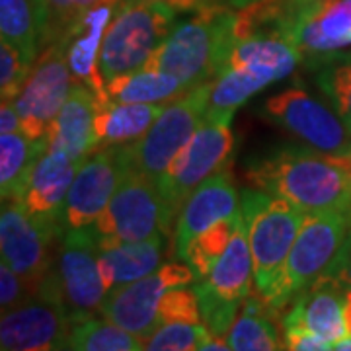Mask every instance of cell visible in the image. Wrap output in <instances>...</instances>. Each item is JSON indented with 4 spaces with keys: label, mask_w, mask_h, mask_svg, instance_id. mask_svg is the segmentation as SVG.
<instances>
[{
    "label": "cell",
    "mask_w": 351,
    "mask_h": 351,
    "mask_svg": "<svg viewBox=\"0 0 351 351\" xmlns=\"http://www.w3.org/2000/svg\"><path fill=\"white\" fill-rule=\"evenodd\" d=\"M246 176L256 189L289 201L304 213H350L351 152L338 156L311 147H285L252 160Z\"/></svg>",
    "instance_id": "cell-1"
},
{
    "label": "cell",
    "mask_w": 351,
    "mask_h": 351,
    "mask_svg": "<svg viewBox=\"0 0 351 351\" xmlns=\"http://www.w3.org/2000/svg\"><path fill=\"white\" fill-rule=\"evenodd\" d=\"M237 12L211 6L172 27L145 69L180 78L189 90L211 84L228 64L234 47Z\"/></svg>",
    "instance_id": "cell-2"
},
{
    "label": "cell",
    "mask_w": 351,
    "mask_h": 351,
    "mask_svg": "<svg viewBox=\"0 0 351 351\" xmlns=\"http://www.w3.org/2000/svg\"><path fill=\"white\" fill-rule=\"evenodd\" d=\"M240 211L248 226L254 285L267 304L285 271V263L304 221V211L265 191H244Z\"/></svg>",
    "instance_id": "cell-3"
},
{
    "label": "cell",
    "mask_w": 351,
    "mask_h": 351,
    "mask_svg": "<svg viewBox=\"0 0 351 351\" xmlns=\"http://www.w3.org/2000/svg\"><path fill=\"white\" fill-rule=\"evenodd\" d=\"M174 25L176 10L162 2L121 0L101 39L98 69L104 82L145 69Z\"/></svg>",
    "instance_id": "cell-4"
},
{
    "label": "cell",
    "mask_w": 351,
    "mask_h": 351,
    "mask_svg": "<svg viewBox=\"0 0 351 351\" xmlns=\"http://www.w3.org/2000/svg\"><path fill=\"white\" fill-rule=\"evenodd\" d=\"M178 213L166 199L156 180L129 170L104 213L92 225L98 246L168 237Z\"/></svg>",
    "instance_id": "cell-5"
},
{
    "label": "cell",
    "mask_w": 351,
    "mask_h": 351,
    "mask_svg": "<svg viewBox=\"0 0 351 351\" xmlns=\"http://www.w3.org/2000/svg\"><path fill=\"white\" fill-rule=\"evenodd\" d=\"M350 234V213L318 211L304 215L301 230L285 263L283 277L267 302L271 313L283 311L301 291L324 276L330 265L336 262Z\"/></svg>",
    "instance_id": "cell-6"
},
{
    "label": "cell",
    "mask_w": 351,
    "mask_h": 351,
    "mask_svg": "<svg viewBox=\"0 0 351 351\" xmlns=\"http://www.w3.org/2000/svg\"><path fill=\"white\" fill-rule=\"evenodd\" d=\"M100 246L92 226L64 230L55 265L41 285L63 302L73 324L84 322L101 311L108 291L100 274Z\"/></svg>",
    "instance_id": "cell-7"
},
{
    "label": "cell",
    "mask_w": 351,
    "mask_h": 351,
    "mask_svg": "<svg viewBox=\"0 0 351 351\" xmlns=\"http://www.w3.org/2000/svg\"><path fill=\"white\" fill-rule=\"evenodd\" d=\"M63 234V226L32 217L18 199L2 201V262L24 279L34 295H38L43 279L55 265Z\"/></svg>",
    "instance_id": "cell-8"
},
{
    "label": "cell",
    "mask_w": 351,
    "mask_h": 351,
    "mask_svg": "<svg viewBox=\"0 0 351 351\" xmlns=\"http://www.w3.org/2000/svg\"><path fill=\"white\" fill-rule=\"evenodd\" d=\"M209 108V84L189 90L164 108L143 137L129 145L131 170L160 180L180 151L193 137Z\"/></svg>",
    "instance_id": "cell-9"
},
{
    "label": "cell",
    "mask_w": 351,
    "mask_h": 351,
    "mask_svg": "<svg viewBox=\"0 0 351 351\" xmlns=\"http://www.w3.org/2000/svg\"><path fill=\"white\" fill-rule=\"evenodd\" d=\"M230 121L232 119L205 115L188 145L160 176L158 186L176 213L203 182L226 170L230 164L234 151Z\"/></svg>",
    "instance_id": "cell-10"
},
{
    "label": "cell",
    "mask_w": 351,
    "mask_h": 351,
    "mask_svg": "<svg viewBox=\"0 0 351 351\" xmlns=\"http://www.w3.org/2000/svg\"><path fill=\"white\" fill-rule=\"evenodd\" d=\"M193 281L195 274L186 262L164 263L151 276L110 291L100 314L137 338L149 339L152 332L160 326L158 308L164 295L170 289L188 287Z\"/></svg>",
    "instance_id": "cell-11"
},
{
    "label": "cell",
    "mask_w": 351,
    "mask_h": 351,
    "mask_svg": "<svg viewBox=\"0 0 351 351\" xmlns=\"http://www.w3.org/2000/svg\"><path fill=\"white\" fill-rule=\"evenodd\" d=\"M63 43L55 41L41 51L32 66L25 84L14 100L22 121V133L29 138L47 137L57 113L75 86Z\"/></svg>",
    "instance_id": "cell-12"
},
{
    "label": "cell",
    "mask_w": 351,
    "mask_h": 351,
    "mask_svg": "<svg viewBox=\"0 0 351 351\" xmlns=\"http://www.w3.org/2000/svg\"><path fill=\"white\" fill-rule=\"evenodd\" d=\"M129 170V145L100 147L92 152L80 164L64 201V230L94 225Z\"/></svg>",
    "instance_id": "cell-13"
},
{
    "label": "cell",
    "mask_w": 351,
    "mask_h": 351,
    "mask_svg": "<svg viewBox=\"0 0 351 351\" xmlns=\"http://www.w3.org/2000/svg\"><path fill=\"white\" fill-rule=\"evenodd\" d=\"M263 115L289 133L299 137L306 147L326 154H350L351 131L341 117L324 104L314 100L299 88H289L263 104Z\"/></svg>",
    "instance_id": "cell-14"
},
{
    "label": "cell",
    "mask_w": 351,
    "mask_h": 351,
    "mask_svg": "<svg viewBox=\"0 0 351 351\" xmlns=\"http://www.w3.org/2000/svg\"><path fill=\"white\" fill-rule=\"evenodd\" d=\"M73 320L63 302L38 293L22 304L2 313V351H57L71 341Z\"/></svg>",
    "instance_id": "cell-15"
},
{
    "label": "cell",
    "mask_w": 351,
    "mask_h": 351,
    "mask_svg": "<svg viewBox=\"0 0 351 351\" xmlns=\"http://www.w3.org/2000/svg\"><path fill=\"white\" fill-rule=\"evenodd\" d=\"M289 39L304 57L324 59L351 45V0L302 4Z\"/></svg>",
    "instance_id": "cell-16"
},
{
    "label": "cell",
    "mask_w": 351,
    "mask_h": 351,
    "mask_svg": "<svg viewBox=\"0 0 351 351\" xmlns=\"http://www.w3.org/2000/svg\"><path fill=\"white\" fill-rule=\"evenodd\" d=\"M343 304L346 289L330 277H320L291 301L289 313L281 318V328H299L314 338L336 346L348 338Z\"/></svg>",
    "instance_id": "cell-17"
},
{
    "label": "cell",
    "mask_w": 351,
    "mask_h": 351,
    "mask_svg": "<svg viewBox=\"0 0 351 351\" xmlns=\"http://www.w3.org/2000/svg\"><path fill=\"white\" fill-rule=\"evenodd\" d=\"M240 211L239 191L230 174L223 170L189 195L180 207L174 228V256L184 260L189 242L219 221L230 219Z\"/></svg>",
    "instance_id": "cell-18"
},
{
    "label": "cell",
    "mask_w": 351,
    "mask_h": 351,
    "mask_svg": "<svg viewBox=\"0 0 351 351\" xmlns=\"http://www.w3.org/2000/svg\"><path fill=\"white\" fill-rule=\"evenodd\" d=\"M80 164L64 152L47 151L34 166L18 201L32 217L63 226L64 201Z\"/></svg>",
    "instance_id": "cell-19"
},
{
    "label": "cell",
    "mask_w": 351,
    "mask_h": 351,
    "mask_svg": "<svg viewBox=\"0 0 351 351\" xmlns=\"http://www.w3.org/2000/svg\"><path fill=\"white\" fill-rule=\"evenodd\" d=\"M254 285V260H252L250 240H248V226L240 211L239 223L230 244L215 263L211 274L195 283V293L201 301L225 302L242 306L252 295Z\"/></svg>",
    "instance_id": "cell-20"
},
{
    "label": "cell",
    "mask_w": 351,
    "mask_h": 351,
    "mask_svg": "<svg viewBox=\"0 0 351 351\" xmlns=\"http://www.w3.org/2000/svg\"><path fill=\"white\" fill-rule=\"evenodd\" d=\"M100 96L96 90L75 82L69 98L57 113L53 125L49 127L47 141L49 151L64 152L76 162H84L92 152L98 151L96 137V113Z\"/></svg>",
    "instance_id": "cell-21"
},
{
    "label": "cell",
    "mask_w": 351,
    "mask_h": 351,
    "mask_svg": "<svg viewBox=\"0 0 351 351\" xmlns=\"http://www.w3.org/2000/svg\"><path fill=\"white\" fill-rule=\"evenodd\" d=\"M301 61V51L291 39L248 34L237 38L226 66L248 75L265 88L291 75Z\"/></svg>",
    "instance_id": "cell-22"
},
{
    "label": "cell",
    "mask_w": 351,
    "mask_h": 351,
    "mask_svg": "<svg viewBox=\"0 0 351 351\" xmlns=\"http://www.w3.org/2000/svg\"><path fill=\"white\" fill-rule=\"evenodd\" d=\"M115 10L117 6H98L94 10H88L66 34V38L59 41L63 43L64 55L76 82L88 84L92 90L98 92V96H104V88H106V82L98 69L101 39Z\"/></svg>",
    "instance_id": "cell-23"
},
{
    "label": "cell",
    "mask_w": 351,
    "mask_h": 351,
    "mask_svg": "<svg viewBox=\"0 0 351 351\" xmlns=\"http://www.w3.org/2000/svg\"><path fill=\"white\" fill-rule=\"evenodd\" d=\"M168 237H154L141 242H125L100 248L98 263L104 287L110 293L127 283L154 274L162 265L164 242Z\"/></svg>",
    "instance_id": "cell-24"
},
{
    "label": "cell",
    "mask_w": 351,
    "mask_h": 351,
    "mask_svg": "<svg viewBox=\"0 0 351 351\" xmlns=\"http://www.w3.org/2000/svg\"><path fill=\"white\" fill-rule=\"evenodd\" d=\"M168 104H119L100 98L96 137L100 147L131 145L143 137Z\"/></svg>",
    "instance_id": "cell-25"
},
{
    "label": "cell",
    "mask_w": 351,
    "mask_h": 351,
    "mask_svg": "<svg viewBox=\"0 0 351 351\" xmlns=\"http://www.w3.org/2000/svg\"><path fill=\"white\" fill-rule=\"evenodd\" d=\"M188 92L189 88L176 76L141 69L108 80L100 98L119 104H172Z\"/></svg>",
    "instance_id": "cell-26"
},
{
    "label": "cell",
    "mask_w": 351,
    "mask_h": 351,
    "mask_svg": "<svg viewBox=\"0 0 351 351\" xmlns=\"http://www.w3.org/2000/svg\"><path fill=\"white\" fill-rule=\"evenodd\" d=\"M49 151V141L29 138L24 133H2L0 137V195L18 199L39 158Z\"/></svg>",
    "instance_id": "cell-27"
},
{
    "label": "cell",
    "mask_w": 351,
    "mask_h": 351,
    "mask_svg": "<svg viewBox=\"0 0 351 351\" xmlns=\"http://www.w3.org/2000/svg\"><path fill=\"white\" fill-rule=\"evenodd\" d=\"M271 314L260 295H250L226 334L230 348L234 351H283V338H279Z\"/></svg>",
    "instance_id": "cell-28"
},
{
    "label": "cell",
    "mask_w": 351,
    "mask_h": 351,
    "mask_svg": "<svg viewBox=\"0 0 351 351\" xmlns=\"http://www.w3.org/2000/svg\"><path fill=\"white\" fill-rule=\"evenodd\" d=\"M0 36L36 63L43 49L41 0H0Z\"/></svg>",
    "instance_id": "cell-29"
},
{
    "label": "cell",
    "mask_w": 351,
    "mask_h": 351,
    "mask_svg": "<svg viewBox=\"0 0 351 351\" xmlns=\"http://www.w3.org/2000/svg\"><path fill=\"white\" fill-rule=\"evenodd\" d=\"M240 211L230 219L219 221L213 226H209L207 230H203L195 239L189 242L184 262L191 267V271L195 274V281H201L211 274L215 263L221 260V256L230 244V239L234 234V228L239 223Z\"/></svg>",
    "instance_id": "cell-30"
},
{
    "label": "cell",
    "mask_w": 351,
    "mask_h": 351,
    "mask_svg": "<svg viewBox=\"0 0 351 351\" xmlns=\"http://www.w3.org/2000/svg\"><path fill=\"white\" fill-rule=\"evenodd\" d=\"M76 351H143V339L108 318H88L73 328Z\"/></svg>",
    "instance_id": "cell-31"
},
{
    "label": "cell",
    "mask_w": 351,
    "mask_h": 351,
    "mask_svg": "<svg viewBox=\"0 0 351 351\" xmlns=\"http://www.w3.org/2000/svg\"><path fill=\"white\" fill-rule=\"evenodd\" d=\"M263 90L260 82H256L248 75L240 73L237 69L226 66L221 75L209 84V117H225L232 119L234 112L244 101H248L256 94Z\"/></svg>",
    "instance_id": "cell-32"
},
{
    "label": "cell",
    "mask_w": 351,
    "mask_h": 351,
    "mask_svg": "<svg viewBox=\"0 0 351 351\" xmlns=\"http://www.w3.org/2000/svg\"><path fill=\"white\" fill-rule=\"evenodd\" d=\"M213 334L205 324L168 322L160 324L145 339L143 351H197Z\"/></svg>",
    "instance_id": "cell-33"
},
{
    "label": "cell",
    "mask_w": 351,
    "mask_h": 351,
    "mask_svg": "<svg viewBox=\"0 0 351 351\" xmlns=\"http://www.w3.org/2000/svg\"><path fill=\"white\" fill-rule=\"evenodd\" d=\"M34 63L18 47L8 41H0V96L2 100L14 101L22 92L25 78Z\"/></svg>",
    "instance_id": "cell-34"
},
{
    "label": "cell",
    "mask_w": 351,
    "mask_h": 351,
    "mask_svg": "<svg viewBox=\"0 0 351 351\" xmlns=\"http://www.w3.org/2000/svg\"><path fill=\"white\" fill-rule=\"evenodd\" d=\"M168 322L199 324L201 308L195 289L176 287L164 295L158 308V324H168Z\"/></svg>",
    "instance_id": "cell-35"
},
{
    "label": "cell",
    "mask_w": 351,
    "mask_h": 351,
    "mask_svg": "<svg viewBox=\"0 0 351 351\" xmlns=\"http://www.w3.org/2000/svg\"><path fill=\"white\" fill-rule=\"evenodd\" d=\"M320 84L332 98L341 121L351 131V64H339L336 69H330L322 76Z\"/></svg>",
    "instance_id": "cell-36"
},
{
    "label": "cell",
    "mask_w": 351,
    "mask_h": 351,
    "mask_svg": "<svg viewBox=\"0 0 351 351\" xmlns=\"http://www.w3.org/2000/svg\"><path fill=\"white\" fill-rule=\"evenodd\" d=\"M29 297H34L29 285L14 271L10 265H6L4 262L0 263V306H2V313L22 304Z\"/></svg>",
    "instance_id": "cell-37"
},
{
    "label": "cell",
    "mask_w": 351,
    "mask_h": 351,
    "mask_svg": "<svg viewBox=\"0 0 351 351\" xmlns=\"http://www.w3.org/2000/svg\"><path fill=\"white\" fill-rule=\"evenodd\" d=\"M283 351H334V346L299 328H283Z\"/></svg>",
    "instance_id": "cell-38"
},
{
    "label": "cell",
    "mask_w": 351,
    "mask_h": 351,
    "mask_svg": "<svg viewBox=\"0 0 351 351\" xmlns=\"http://www.w3.org/2000/svg\"><path fill=\"white\" fill-rule=\"evenodd\" d=\"M322 277H330V279H334V281H338L341 287L346 289V291H350L351 289V234L348 242L343 244V248L338 254V258H336V262L330 265V269H328L326 274Z\"/></svg>",
    "instance_id": "cell-39"
},
{
    "label": "cell",
    "mask_w": 351,
    "mask_h": 351,
    "mask_svg": "<svg viewBox=\"0 0 351 351\" xmlns=\"http://www.w3.org/2000/svg\"><path fill=\"white\" fill-rule=\"evenodd\" d=\"M125 2H162L166 6L174 8L176 12H197L211 6H228V0H125Z\"/></svg>",
    "instance_id": "cell-40"
},
{
    "label": "cell",
    "mask_w": 351,
    "mask_h": 351,
    "mask_svg": "<svg viewBox=\"0 0 351 351\" xmlns=\"http://www.w3.org/2000/svg\"><path fill=\"white\" fill-rule=\"evenodd\" d=\"M0 131L2 133H22V121L16 112L14 101L2 100L0 106Z\"/></svg>",
    "instance_id": "cell-41"
},
{
    "label": "cell",
    "mask_w": 351,
    "mask_h": 351,
    "mask_svg": "<svg viewBox=\"0 0 351 351\" xmlns=\"http://www.w3.org/2000/svg\"><path fill=\"white\" fill-rule=\"evenodd\" d=\"M121 0H75L76 14H78V20L88 12V10H94L98 6H119Z\"/></svg>",
    "instance_id": "cell-42"
},
{
    "label": "cell",
    "mask_w": 351,
    "mask_h": 351,
    "mask_svg": "<svg viewBox=\"0 0 351 351\" xmlns=\"http://www.w3.org/2000/svg\"><path fill=\"white\" fill-rule=\"evenodd\" d=\"M197 351H234L230 343L223 339V336H211Z\"/></svg>",
    "instance_id": "cell-43"
},
{
    "label": "cell",
    "mask_w": 351,
    "mask_h": 351,
    "mask_svg": "<svg viewBox=\"0 0 351 351\" xmlns=\"http://www.w3.org/2000/svg\"><path fill=\"white\" fill-rule=\"evenodd\" d=\"M343 316H346V326H348V334L351 336V289L346 291V304H343Z\"/></svg>",
    "instance_id": "cell-44"
},
{
    "label": "cell",
    "mask_w": 351,
    "mask_h": 351,
    "mask_svg": "<svg viewBox=\"0 0 351 351\" xmlns=\"http://www.w3.org/2000/svg\"><path fill=\"white\" fill-rule=\"evenodd\" d=\"M254 2H258V0H228V6H230L232 10H242V8L250 6Z\"/></svg>",
    "instance_id": "cell-45"
},
{
    "label": "cell",
    "mask_w": 351,
    "mask_h": 351,
    "mask_svg": "<svg viewBox=\"0 0 351 351\" xmlns=\"http://www.w3.org/2000/svg\"><path fill=\"white\" fill-rule=\"evenodd\" d=\"M334 351H351V336L350 338H343L339 343H336Z\"/></svg>",
    "instance_id": "cell-46"
},
{
    "label": "cell",
    "mask_w": 351,
    "mask_h": 351,
    "mask_svg": "<svg viewBox=\"0 0 351 351\" xmlns=\"http://www.w3.org/2000/svg\"><path fill=\"white\" fill-rule=\"evenodd\" d=\"M57 351H76L75 343H73V339H71L69 343H64V346H61V348H59V350H57Z\"/></svg>",
    "instance_id": "cell-47"
},
{
    "label": "cell",
    "mask_w": 351,
    "mask_h": 351,
    "mask_svg": "<svg viewBox=\"0 0 351 351\" xmlns=\"http://www.w3.org/2000/svg\"><path fill=\"white\" fill-rule=\"evenodd\" d=\"M295 2H299V4H308V2H314V0H295Z\"/></svg>",
    "instance_id": "cell-48"
},
{
    "label": "cell",
    "mask_w": 351,
    "mask_h": 351,
    "mask_svg": "<svg viewBox=\"0 0 351 351\" xmlns=\"http://www.w3.org/2000/svg\"><path fill=\"white\" fill-rule=\"evenodd\" d=\"M350 219H351V209H350Z\"/></svg>",
    "instance_id": "cell-49"
}]
</instances>
